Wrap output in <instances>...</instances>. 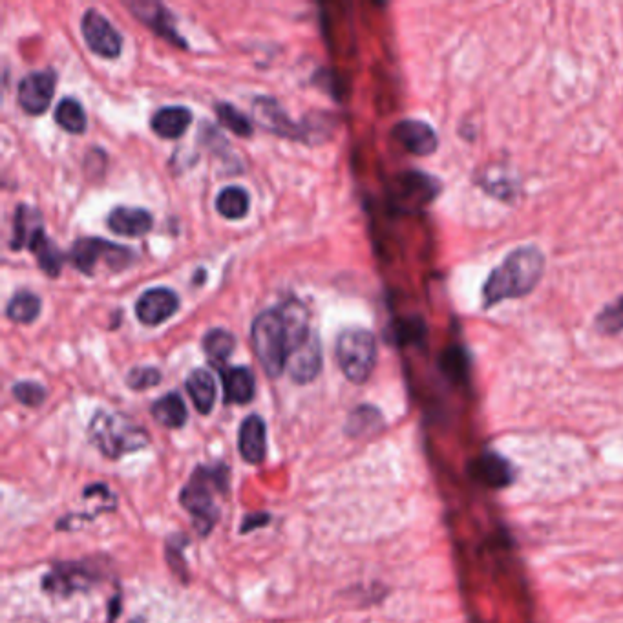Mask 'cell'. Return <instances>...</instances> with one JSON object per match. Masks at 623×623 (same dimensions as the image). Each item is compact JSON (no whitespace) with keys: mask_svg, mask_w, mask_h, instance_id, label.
<instances>
[{"mask_svg":"<svg viewBox=\"0 0 623 623\" xmlns=\"http://www.w3.org/2000/svg\"><path fill=\"white\" fill-rule=\"evenodd\" d=\"M309 335L306 307L296 300L260 313L251 326L256 359L271 379H278L284 373L289 353Z\"/></svg>","mask_w":623,"mask_h":623,"instance_id":"cell-1","label":"cell"},{"mask_svg":"<svg viewBox=\"0 0 623 623\" xmlns=\"http://www.w3.org/2000/svg\"><path fill=\"white\" fill-rule=\"evenodd\" d=\"M545 254L536 245L518 247L496 265L483 284V307L528 296L545 275Z\"/></svg>","mask_w":623,"mask_h":623,"instance_id":"cell-2","label":"cell"},{"mask_svg":"<svg viewBox=\"0 0 623 623\" xmlns=\"http://www.w3.org/2000/svg\"><path fill=\"white\" fill-rule=\"evenodd\" d=\"M231 486V468L218 461L214 465H201L194 470L189 483L183 486L180 494L181 507L192 519L194 528L200 536H209L216 521L220 518V508L214 496L227 494Z\"/></svg>","mask_w":623,"mask_h":623,"instance_id":"cell-3","label":"cell"},{"mask_svg":"<svg viewBox=\"0 0 623 623\" xmlns=\"http://www.w3.org/2000/svg\"><path fill=\"white\" fill-rule=\"evenodd\" d=\"M88 439L106 459L112 461L145 450L150 444V435L141 424L123 413L106 410H99L92 417L88 424Z\"/></svg>","mask_w":623,"mask_h":623,"instance_id":"cell-4","label":"cell"},{"mask_svg":"<svg viewBox=\"0 0 623 623\" xmlns=\"http://www.w3.org/2000/svg\"><path fill=\"white\" fill-rule=\"evenodd\" d=\"M335 357L348 381L364 384L377 364V340L368 329H344L335 344Z\"/></svg>","mask_w":623,"mask_h":623,"instance_id":"cell-5","label":"cell"},{"mask_svg":"<svg viewBox=\"0 0 623 623\" xmlns=\"http://www.w3.org/2000/svg\"><path fill=\"white\" fill-rule=\"evenodd\" d=\"M70 258L83 275L92 276L96 275L101 260L110 271H123L132 264L134 253L128 247L116 245L103 238H79L72 245Z\"/></svg>","mask_w":623,"mask_h":623,"instance_id":"cell-6","label":"cell"},{"mask_svg":"<svg viewBox=\"0 0 623 623\" xmlns=\"http://www.w3.org/2000/svg\"><path fill=\"white\" fill-rule=\"evenodd\" d=\"M99 567L88 561H61L43 578V591L68 598L75 592H88L101 581Z\"/></svg>","mask_w":623,"mask_h":623,"instance_id":"cell-7","label":"cell"},{"mask_svg":"<svg viewBox=\"0 0 623 623\" xmlns=\"http://www.w3.org/2000/svg\"><path fill=\"white\" fill-rule=\"evenodd\" d=\"M81 32L85 37L86 46L105 59H116L123 50V37L116 28L110 24L101 11H85L81 21Z\"/></svg>","mask_w":623,"mask_h":623,"instance_id":"cell-8","label":"cell"},{"mask_svg":"<svg viewBox=\"0 0 623 623\" xmlns=\"http://www.w3.org/2000/svg\"><path fill=\"white\" fill-rule=\"evenodd\" d=\"M55 83H57V77L52 70L33 72V74L22 77L19 88H17V99H19L22 110L26 114H32V116L44 114L52 103Z\"/></svg>","mask_w":623,"mask_h":623,"instance_id":"cell-9","label":"cell"},{"mask_svg":"<svg viewBox=\"0 0 623 623\" xmlns=\"http://www.w3.org/2000/svg\"><path fill=\"white\" fill-rule=\"evenodd\" d=\"M180 307V298L169 287H154L139 296L136 317L145 326H159L169 320Z\"/></svg>","mask_w":623,"mask_h":623,"instance_id":"cell-10","label":"cell"},{"mask_svg":"<svg viewBox=\"0 0 623 623\" xmlns=\"http://www.w3.org/2000/svg\"><path fill=\"white\" fill-rule=\"evenodd\" d=\"M439 191H441L439 181L433 180L428 174L408 172V174H402L397 180V185L393 189V198L397 205L412 209V207H423L426 203H430Z\"/></svg>","mask_w":623,"mask_h":623,"instance_id":"cell-11","label":"cell"},{"mask_svg":"<svg viewBox=\"0 0 623 623\" xmlns=\"http://www.w3.org/2000/svg\"><path fill=\"white\" fill-rule=\"evenodd\" d=\"M287 370L296 384H307L317 379L318 373L322 370V346L313 331L302 344H298L289 353Z\"/></svg>","mask_w":623,"mask_h":623,"instance_id":"cell-12","label":"cell"},{"mask_svg":"<svg viewBox=\"0 0 623 623\" xmlns=\"http://www.w3.org/2000/svg\"><path fill=\"white\" fill-rule=\"evenodd\" d=\"M391 134L413 156H430L439 147L437 132L421 119L399 121Z\"/></svg>","mask_w":623,"mask_h":623,"instance_id":"cell-13","label":"cell"},{"mask_svg":"<svg viewBox=\"0 0 623 623\" xmlns=\"http://www.w3.org/2000/svg\"><path fill=\"white\" fill-rule=\"evenodd\" d=\"M238 450L243 461L249 465L264 463L267 455V426L260 415H249L243 419L238 433Z\"/></svg>","mask_w":623,"mask_h":623,"instance_id":"cell-14","label":"cell"},{"mask_svg":"<svg viewBox=\"0 0 623 623\" xmlns=\"http://www.w3.org/2000/svg\"><path fill=\"white\" fill-rule=\"evenodd\" d=\"M128 10L132 11L143 24H147L148 28H152L163 39H167L169 43L185 46V41L176 32L170 11L163 4H158V2H132V4H128Z\"/></svg>","mask_w":623,"mask_h":623,"instance_id":"cell-15","label":"cell"},{"mask_svg":"<svg viewBox=\"0 0 623 623\" xmlns=\"http://www.w3.org/2000/svg\"><path fill=\"white\" fill-rule=\"evenodd\" d=\"M253 116L262 127L269 132L286 136V138H298L295 123L289 119L284 108L275 99L269 97H256L253 103Z\"/></svg>","mask_w":623,"mask_h":623,"instance_id":"cell-16","label":"cell"},{"mask_svg":"<svg viewBox=\"0 0 623 623\" xmlns=\"http://www.w3.org/2000/svg\"><path fill=\"white\" fill-rule=\"evenodd\" d=\"M223 401L225 404H247L254 399L256 391V381L254 373L247 366H234V368H223Z\"/></svg>","mask_w":623,"mask_h":623,"instance_id":"cell-17","label":"cell"},{"mask_svg":"<svg viewBox=\"0 0 623 623\" xmlns=\"http://www.w3.org/2000/svg\"><path fill=\"white\" fill-rule=\"evenodd\" d=\"M152 214L139 207H116L108 216V229L119 236L138 238L152 229Z\"/></svg>","mask_w":623,"mask_h":623,"instance_id":"cell-18","label":"cell"},{"mask_svg":"<svg viewBox=\"0 0 623 623\" xmlns=\"http://www.w3.org/2000/svg\"><path fill=\"white\" fill-rule=\"evenodd\" d=\"M43 218L37 209L21 203L13 216V240L11 251H22L24 247H30V243L43 233Z\"/></svg>","mask_w":623,"mask_h":623,"instance_id":"cell-19","label":"cell"},{"mask_svg":"<svg viewBox=\"0 0 623 623\" xmlns=\"http://www.w3.org/2000/svg\"><path fill=\"white\" fill-rule=\"evenodd\" d=\"M192 112L185 106H163L152 117V130L163 139H178L191 127Z\"/></svg>","mask_w":623,"mask_h":623,"instance_id":"cell-20","label":"cell"},{"mask_svg":"<svg viewBox=\"0 0 623 623\" xmlns=\"http://www.w3.org/2000/svg\"><path fill=\"white\" fill-rule=\"evenodd\" d=\"M474 477L479 483L490 488H503L512 483L514 470L505 457L497 454H486L474 461Z\"/></svg>","mask_w":623,"mask_h":623,"instance_id":"cell-21","label":"cell"},{"mask_svg":"<svg viewBox=\"0 0 623 623\" xmlns=\"http://www.w3.org/2000/svg\"><path fill=\"white\" fill-rule=\"evenodd\" d=\"M150 412H152V417L156 423L165 426V428H170V430L183 428L189 419L187 404L178 391H169L167 395H163L161 399L152 404Z\"/></svg>","mask_w":623,"mask_h":623,"instance_id":"cell-22","label":"cell"},{"mask_svg":"<svg viewBox=\"0 0 623 623\" xmlns=\"http://www.w3.org/2000/svg\"><path fill=\"white\" fill-rule=\"evenodd\" d=\"M187 391L191 395L192 402H194V408L201 413V415H209L216 404V381L212 377V373L205 368H198V370L192 371L191 375L187 377Z\"/></svg>","mask_w":623,"mask_h":623,"instance_id":"cell-23","label":"cell"},{"mask_svg":"<svg viewBox=\"0 0 623 623\" xmlns=\"http://www.w3.org/2000/svg\"><path fill=\"white\" fill-rule=\"evenodd\" d=\"M236 346V338L231 331L222 328H214L205 333L203 337V349L205 355L214 368L223 370L225 362L231 357Z\"/></svg>","mask_w":623,"mask_h":623,"instance_id":"cell-24","label":"cell"},{"mask_svg":"<svg viewBox=\"0 0 623 623\" xmlns=\"http://www.w3.org/2000/svg\"><path fill=\"white\" fill-rule=\"evenodd\" d=\"M28 251H32L35 254L39 267L50 278H57V276L61 275V271H63V254L59 253L55 243L46 236L44 231L30 243Z\"/></svg>","mask_w":623,"mask_h":623,"instance_id":"cell-25","label":"cell"},{"mask_svg":"<svg viewBox=\"0 0 623 623\" xmlns=\"http://www.w3.org/2000/svg\"><path fill=\"white\" fill-rule=\"evenodd\" d=\"M6 315L11 322L17 324H32L35 318L41 315V298L30 291H19L11 296Z\"/></svg>","mask_w":623,"mask_h":623,"instance_id":"cell-26","label":"cell"},{"mask_svg":"<svg viewBox=\"0 0 623 623\" xmlns=\"http://www.w3.org/2000/svg\"><path fill=\"white\" fill-rule=\"evenodd\" d=\"M55 121L70 134H83L86 130L85 108L77 99L64 97L55 108Z\"/></svg>","mask_w":623,"mask_h":623,"instance_id":"cell-27","label":"cell"},{"mask_svg":"<svg viewBox=\"0 0 623 623\" xmlns=\"http://www.w3.org/2000/svg\"><path fill=\"white\" fill-rule=\"evenodd\" d=\"M216 209L227 220H242L249 212V194L242 187H227L218 194Z\"/></svg>","mask_w":623,"mask_h":623,"instance_id":"cell-28","label":"cell"},{"mask_svg":"<svg viewBox=\"0 0 623 623\" xmlns=\"http://www.w3.org/2000/svg\"><path fill=\"white\" fill-rule=\"evenodd\" d=\"M382 415L373 406H359L353 413H349L346 423V433L351 437H364L371 432H377L381 428Z\"/></svg>","mask_w":623,"mask_h":623,"instance_id":"cell-29","label":"cell"},{"mask_svg":"<svg viewBox=\"0 0 623 623\" xmlns=\"http://www.w3.org/2000/svg\"><path fill=\"white\" fill-rule=\"evenodd\" d=\"M214 112H216L220 125L234 132L236 136H240V138L253 136V125H251L249 117L242 114L238 108H234L229 103H216Z\"/></svg>","mask_w":623,"mask_h":623,"instance_id":"cell-30","label":"cell"},{"mask_svg":"<svg viewBox=\"0 0 623 623\" xmlns=\"http://www.w3.org/2000/svg\"><path fill=\"white\" fill-rule=\"evenodd\" d=\"M596 329L602 333V335H618L623 331V295L618 296L614 302L607 304L603 307L602 311L598 313L596 322H594Z\"/></svg>","mask_w":623,"mask_h":623,"instance_id":"cell-31","label":"cell"},{"mask_svg":"<svg viewBox=\"0 0 623 623\" xmlns=\"http://www.w3.org/2000/svg\"><path fill=\"white\" fill-rule=\"evenodd\" d=\"M11 393L17 401L21 402L22 406H30V408H39L46 401V395H48L43 384L33 381H21L13 384Z\"/></svg>","mask_w":623,"mask_h":623,"instance_id":"cell-32","label":"cell"},{"mask_svg":"<svg viewBox=\"0 0 623 623\" xmlns=\"http://www.w3.org/2000/svg\"><path fill=\"white\" fill-rule=\"evenodd\" d=\"M189 543V539L185 538V536H181V534H174V536H170L169 541H167V560H169V565L172 567V571L176 572L178 576H180L181 580L187 581V565H185V560H183V547Z\"/></svg>","mask_w":623,"mask_h":623,"instance_id":"cell-33","label":"cell"},{"mask_svg":"<svg viewBox=\"0 0 623 623\" xmlns=\"http://www.w3.org/2000/svg\"><path fill=\"white\" fill-rule=\"evenodd\" d=\"M159 381H161V371L156 370V368H150V366L134 368V370L128 373L127 377L128 388L136 391L154 388V386H158Z\"/></svg>","mask_w":623,"mask_h":623,"instance_id":"cell-34","label":"cell"},{"mask_svg":"<svg viewBox=\"0 0 623 623\" xmlns=\"http://www.w3.org/2000/svg\"><path fill=\"white\" fill-rule=\"evenodd\" d=\"M443 370L454 377V379H463L466 370L465 353L463 349L455 348L444 351L443 355Z\"/></svg>","mask_w":623,"mask_h":623,"instance_id":"cell-35","label":"cell"},{"mask_svg":"<svg viewBox=\"0 0 623 623\" xmlns=\"http://www.w3.org/2000/svg\"><path fill=\"white\" fill-rule=\"evenodd\" d=\"M269 519H271V516H269V514H262V512H260V514H251V516H247V518L243 519L242 523L243 534H245L247 530L251 532V530H254L256 527H264V525L269 523Z\"/></svg>","mask_w":623,"mask_h":623,"instance_id":"cell-36","label":"cell"},{"mask_svg":"<svg viewBox=\"0 0 623 623\" xmlns=\"http://www.w3.org/2000/svg\"><path fill=\"white\" fill-rule=\"evenodd\" d=\"M121 613V594H116L114 600L110 603V614H108V623H114L116 616Z\"/></svg>","mask_w":623,"mask_h":623,"instance_id":"cell-37","label":"cell"}]
</instances>
